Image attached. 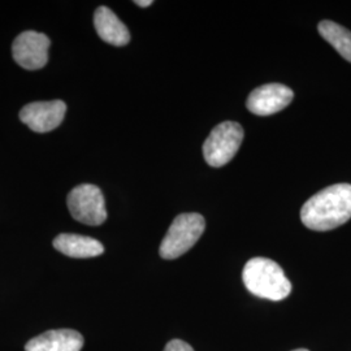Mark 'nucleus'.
I'll use <instances>...</instances> for the list:
<instances>
[{"label":"nucleus","mask_w":351,"mask_h":351,"mask_svg":"<svg viewBox=\"0 0 351 351\" xmlns=\"http://www.w3.org/2000/svg\"><path fill=\"white\" fill-rule=\"evenodd\" d=\"M351 219V185L337 184L326 188L303 204V226L316 232H326Z\"/></svg>","instance_id":"nucleus-1"},{"label":"nucleus","mask_w":351,"mask_h":351,"mask_svg":"<svg viewBox=\"0 0 351 351\" xmlns=\"http://www.w3.org/2000/svg\"><path fill=\"white\" fill-rule=\"evenodd\" d=\"M242 280L251 294L269 301H282L291 291V284L282 268L267 258L249 261L243 268Z\"/></svg>","instance_id":"nucleus-2"},{"label":"nucleus","mask_w":351,"mask_h":351,"mask_svg":"<svg viewBox=\"0 0 351 351\" xmlns=\"http://www.w3.org/2000/svg\"><path fill=\"white\" fill-rule=\"evenodd\" d=\"M204 229L206 220L199 213L178 215L162 241L160 256L168 261L180 258L199 241Z\"/></svg>","instance_id":"nucleus-3"},{"label":"nucleus","mask_w":351,"mask_h":351,"mask_svg":"<svg viewBox=\"0 0 351 351\" xmlns=\"http://www.w3.org/2000/svg\"><path fill=\"white\" fill-rule=\"evenodd\" d=\"M243 129L239 123L226 121L213 128L203 145V156L208 165L219 168L229 163L239 150Z\"/></svg>","instance_id":"nucleus-4"},{"label":"nucleus","mask_w":351,"mask_h":351,"mask_svg":"<svg viewBox=\"0 0 351 351\" xmlns=\"http://www.w3.org/2000/svg\"><path fill=\"white\" fill-rule=\"evenodd\" d=\"M68 208L75 220L86 226H101L107 220L103 193L91 184L78 185L69 193Z\"/></svg>","instance_id":"nucleus-5"},{"label":"nucleus","mask_w":351,"mask_h":351,"mask_svg":"<svg viewBox=\"0 0 351 351\" xmlns=\"http://www.w3.org/2000/svg\"><path fill=\"white\" fill-rule=\"evenodd\" d=\"M51 42L46 34L24 32L14 39L12 46L14 62L27 71H37L49 62Z\"/></svg>","instance_id":"nucleus-6"},{"label":"nucleus","mask_w":351,"mask_h":351,"mask_svg":"<svg viewBox=\"0 0 351 351\" xmlns=\"http://www.w3.org/2000/svg\"><path fill=\"white\" fill-rule=\"evenodd\" d=\"M66 104L62 101H36L20 111V120L33 132L47 133L63 123Z\"/></svg>","instance_id":"nucleus-7"},{"label":"nucleus","mask_w":351,"mask_h":351,"mask_svg":"<svg viewBox=\"0 0 351 351\" xmlns=\"http://www.w3.org/2000/svg\"><path fill=\"white\" fill-rule=\"evenodd\" d=\"M294 98L291 88L281 84H268L251 91L247 110L258 116H269L287 108Z\"/></svg>","instance_id":"nucleus-8"},{"label":"nucleus","mask_w":351,"mask_h":351,"mask_svg":"<svg viewBox=\"0 0 351 351\" xmlns=\"http://www.w3.org/2000/svg\"><path fill=\"white\" fill-rule=\"evenodd\" d=\"M84 337L73 329L49 330L30 339L26 343V351H81Z\"/></svg>","instance_id":"nucleus-9"},{"label":"nucleus","mask_w":351,"mask_h":351,"mask_svg":"<svg viewBox=\"0 0 351 351\" xmlns=\"http://www.w3.org/2000/svg\"><path fill=\"white\" fill-rule=\"evenodd\" d=\"M94 25L101 40L116 47L129 43L130 33L125 24L107 7H99L94 13Z\"/></svg>","instance_id":"nucleus-10"},{"label":"nucleus","mask_w":351,"mask_h":351,"mask_svg":"<svg viewBox=\"0 0 351 351\" xmlns=\"http://www.w3.org/2000/svg\"><path fill=\"white\" fill-rule=\"evenodd\" d=\"M53 247L66 256L78 259L95 258L104 252V246L98 239L71 233L59 234L53 239Z\"/></svg>","instance_id":"nucleus-11"},{"label":"nucleus","mask_w":351,"mask_h":351,"mask_svg":"<svg viewBox=\"0 0 351 351\" xmlns=\"http://www.w3.org/2000/svg\"><path fill=\"white\" fill-rule=\"evenodd\" d=\"M317 30L320 36L326 39L333 49L339 52V55L351 63V32L346 27L339 25L333 21H322Z\"/></svg>","instance_id":"nucleus-12"},{"label":"nucleus","mask_w":351,"mask_h":351,"mask_svg":"<svg viewBox=\"0 0 351 351\" xmlns=\"http://www.w3.org/2000/svg\"><path fill=\"white\" fill-rule=\"evenodd\" d=\"M164 351H194V349L181 339H172L171 342L167 343Z\"/></svg>","instance_id":"nucleus-13"},{"label":"nucleus","mask_w":351,"mask_h":351,"mask_svg":"<svg viewBox=\"0 0 351 351\" xmlns=\"http://www.w3.org/2000/svg\"><path fill=\"white\" fill-rule=\"evenodd\" d=\"M134 3H136L137 5H139V7H142V8L150 7L151 4H152V1H151V0H136Z\"/></svg>","instance_id":"nucleus-14"},{"label":"nucleus","mask_w":351,"mask_h":351,"mask_svg":"<svg viewBox=\"0 0 351 351\" xmlns=\"http://www.w3.org/2000/svg\"><path fill=\"white\" fill-rule=\"evenodd\" d=\"M293 351H310V350H307V349H297V350H293Z\"/></svg>","instance_id":"nucleus-15"}]
</instances>
